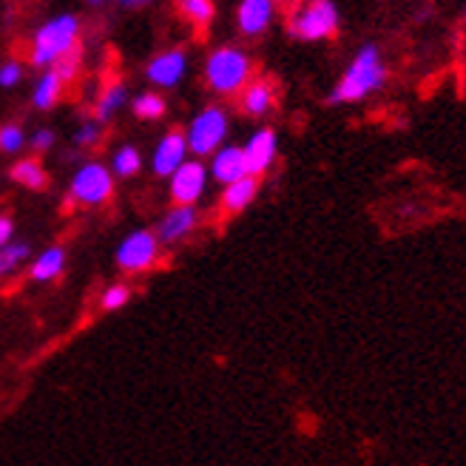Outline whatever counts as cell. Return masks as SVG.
I'll use <instances>...</instances> for the list:
<instances>
[{"label": "cell", "instance_id": "6da1fadb", "mask_svg": "<svg viewBox=\"0 0 466 466\" xmlns=\"http://www.w3.org/2000/svg\"><path fill=\"white\" fill-rule=\"evenodd\" d=\"M384 83V63L376 46H364V49L356 55V60L350 63V68L344 72L341 83L336 86V91L330 95L333 103H353L367 97L370 91H376Z\"/></svg>", "mask_w": 466, "mask_h": 466}, {"label": "cell", "instance_id": "7a4b0ae2", "mask_svg": "<svg viewBox=\"0 0 466 466\" xmlns=\"http://www.w3.org/2000/svg\"><path fill=\"white\" fill-rule=\"evenodd\" d=\"M77 46V17L60 15L49 20L35 37L32 63L35 66H55L66 52H72Z\"/></svg>", "mask_w": 466, "mask_h": 466}, {"label": "cell", "instance_id": "3957f363", "mask_svg": "<svg viewBox=\"0 0 466 466\" xmlns=\"http://www.w3.org/2000/svg\"><path fill=\"white\" fill-rule=\"evenodd\" d=\"M205 75L214 91H219V95H233V91H239L248 83L250 60L239 49H219L208 60Z\"/></svg>", "mask_w": 466, "mask_h": 466}, {"label": "cell", "instance_id": "277c9868", "mask_svg": "<svg viewBox=\"0 0 466 466\" xmlns=\"http://www.w3.org/2000/svg\"><path fill=\"white\" fill-rule=\"evenodd\" d=\"M339 26V12L333 4H310L290 17V35L301 40L330 37Z\"/></svg>", "mask_w": 466, "mask_h": 466}, {"label": "cell", "instance_id": "5b68a950", "mask_svg": "<svg viewBox=\"0 0 466 466\" xmlns=\"http://www.w3.org/2000/svg\"><path fill=\"white\" fill-rule=\"evenodd\" d=\"M228 134V120L219 108H205L197 120L191 123V131H188V148L197 151V154H211Z\"/></svg>", "mask_w": 466, "mask_h": 466}, {"label": "cell", "instance_id": "8992f818", "mask_svg": "<svg viewBox=\"0 0 466 466\" xmlns=\"http://www.w3.org/2000/svg\"><path fill=\"white\" fill-rule=\"evenodd\" d=\"M111 174L103 166H97V162H88L72 179V199L86 205H100L111 197Z\"/></svg>", "mask_w": 466, "mask_h": 466}, {"label": "cell", "instance_id": "52a82bcc", "mask_svg": "<svg viewBox=\"0 0 466 466\" xmlns=\"http://www.w3.org/2000/svg\"><path fill=\"white\" fill-rule=\"evenodd\" d=\"M157 259V237H151L148 230H137L120 245L116 250V262L126 270H146Z\"/></svg>", "mask_w": 466, "mask_h": 466}, {"label": "cell", "instance_id": "ba28073f", "mask_svg": "<svg viewBox=\"0 0 466 466\" xmlns=\"http://www.w3.org/2000/svg\"><path fill=\"white\" fill-rule=\"evenodd\" d=\"M202 188H205V168L199 162H185V166H179L174 171L171 194L179 202V208H191L199 199Z\"/></svg>", "mask_w": 466, "mask_h": 466}, {"label": "cell", "instance_id": "9c48e42d", "mask_svg": "<svg viewBox=\"0 0 466 466\" xmlns=\"http://www.w3.org/2000/svg\"><path fill=\"white\" fill-rule=\"evenodd\" d=\"M245 154V166H248V177H256V174H262L273 157H276V134L270 128H262V131H256L250 137V143L242 148Z\"/></svg>", "mask_w": 466, "mask_h": 466}, {"label": "cell", "instance_id": "30bf717a", "mask_svg": "<svg viewBox=\"0 0 466 466\" xmlns=\"http://www.w3.org/2000/svg\"><path fill=\"white\" fill-rule=\"evenodd\" d=\"M185 148H188V143H185V137L179 131H171L159 139L157 146V154H154V171L159 177H168L174 174L182 162H185Z\"/></svg>", "mask_w": 466, "mask_h": 466}, {"label": "cell", "instance_id": "8fae6325", "mask_svg": "<svg viewBox=\"0 0 466 466\" xmlns=\"http://www.w3.org/2000/svg\"><path fill=\"white\" fill-rule=\"evenodd\" d=\"M214 177L225 185H233L248 177V166H245V154L242 148H222L217 157H214Z\"/></svg>", "mask_w": 466, "mask_h": 466}, {"label": "cell", "instance_id": "7c38bea8", "mask_svg": "<svg viewBox=\"0 0 466 466\" xmlns=\"http://www.w3.org/2000/svg\"><path fill=\"white\" fill-rule=\"evenodd\" d=\"M194 225H197V211H194V208H177V211H171L166 219L157 225V239L174 242V239L185 237V233H191Z\"/></svg>", "mask_w": 466, "mask_h": 466}, {"label": "cell", "instance_id": "4fadbf2b", "mask_svg": "<svg viewBox=\"0 0 466 466\" xmlns=\"http://www.w3.org/2000/svg\"><path fill=\"white\" fill-rule=\"evenodd\" d=\"M185 72V55L182 52H166L151 60L148 66V77L157 86H174Z\"/></svg>", "mask_w": 466, "mask_h": 466}, {"label": "cell", "instance_id": "5bb4252c", "mask_svg": "<svg viewBox=\"0 0 466 466\" xmlns=\"http://www.w3.org/2000/svg\"><path fill=\"white\" fill-rule=\"evenodd\" d=\"M273 17V4L268 0H245L239 6V26L245 35H259Z\"/></svg>", "mask_w": 466, "mask_h": 466}, {"label": "cell", "instance_id": "9a60e30c", "mask_svg": "<svg viewBox=\"0 0 466 466\" xmlns=\"http://www.w3.org/2000/svg\"><path fill=\"white\" fill-rule=\"evenodd\" d=\"M256 188H259V185H256V177H245L239 182L228 185L225 199H222L225 211L237 214V211H242V208H248L253 202V197H256Z\"/></svg>", "mask_w": 466, "mask_h": 466}, {"label": "cell", "instance_id": "2e32d148", "mask_svg": "<svg viewBox=\"0 0 466 466\" xmlns=\"http://www.w3.org/2000/svg\"><path fill=\"white\" fill-rule=\"evenodd\" d=\"M63 262H66V253L60 248L46 250L40 259L35 262V268H32V279H37V282H49V279L60 276Z\"/></svg>", "mask_w": 466, "mask_h": 466}, {"label": "cell", "instance_id": "e0dca14e", "mask_svg": "<svg viewBox=\"0 0 466 466\" xmlns=\"http://www.w3.org/2000/svg\"><path fill=\"white\" fill-rule=\"evenodd\" d=\"M245 111L253 114V116H262L270 106H273V88L270 83H253L248 91H245Z\"/></svg>", "mask_w": 466, "mask_h": 466}, {"label": "cell", "instance_id": "ac0fdd59", "mask_svg": "<svg viewBox=\"0 0 466 466\" xmlns=\"http://www.w3.org/2000/svg\"><path fill=\"white\" fill-rule=\"evenodd\" d=\"M12 177L20 182V185H26V188H43L46 185V171L40 168V162H35V159H23V162H17V166L12 168Z\"/></svg>", "mask_w": 466, "mask_h": 466}, {"label": "cell", "instance_id": "d6986e66", "mask_svg": "<svg viewBox=\"0 0 466 466\" xmlns=\"http://www.w3.org/2000/svg\"><path fill=\"white\" fill-rule=\"evenodd\" d=\"M60 88H63V83L57 80V75L49 72L35 88V106L37 108H52L57 103V97H60Z\"/></svg>", "mask_w": 466, "mask_h": 466}, {"label": "cell", "instance_id": "ffe728a7", "mask_svg": "<svg viewBox=\"0 0 466 466\" xmlns=\"http://www.w3.org/2000/svg\"><path fill=\"white\" fill-rule=\"evenodd\" d=\"M126 95H128V91H126V86H123V83L108 86V88H106V95H103V100L97 103V120H100V123H106L108 116L123 106Z\"/></svg>", "mask_w": 466, "mask_h": 466}, {"label": "cell", "instance_id": "44dd1931", "mask_svg": "<svg viewBox=\"0 0 466 466\" xmlns=\"http://www.w3.org/2000/svg\"><path fill=\"white\" fill-rule=\"evenodd\" d=\"M77 66H80V46H75L72 52H66V55L52 66V72L57 75L60 83H66V80H72V77L77 75Z\"/></svg>", "mask_w": 466, "mask_h": 466}, {"label": "cell", "instance_id": "7402d4cb", "mask_svg": "<svg viewBox=\"0 0 466 466\" xmlns=\"http://www.w3.org/2000/svg\"><path fill=\"white\" fill-rule=\"evenodd\" d=\"M137 168H139V151L137 148L126 146L114 154V171L120 177H131V174H137Z\"/></svg>", "mask_w": 466, "mask_h": 466}, {"label": "cell", "instance_id": "603a6c76", "mask_svg": "<svg viewBox=\"0 0 466 466\" xmlns=\"http://www.w3.org/2000/svg\"><path fill=\"white\" fill-rule=\"evenodd\" d=\"M134 114L143 116V120H157V116L166 114V103H162L157 95H146L134 103Z\"/></svg>", "mask_w": 466, "mask_h": 466}, {"label": "cell", "instance_id": "cb8c5ba5", "mask_svg": "<svg viewBox=\"0 0 466 466\" xmlns=\"http://www.w3.org/2000/svg\"><path fill=\"white\" fill-rule=\"evenodd\" d=\"M182 12L188 15L197 23V26H208V20L214 17V6L211 4H202V0H185Z\"/></svg>", "mask_w": 466, "mask_h": 466}, {"label": "cell", "instance_id": "d4e9b609", "mask_svg": "<svg viewBox=\"0 0 466 466\" xmlns=\"http://www.w3.org/2000/svg\"><path fill=\"white\" fill-rule=\"evenodd\" d=\"M29 256V245H6L0 250V276L9 273L20 259H26Z\"/></svg>", "mask_w": 466, "mask_h": 466}, {"label": "cell", "instance_id": "484cf974", "mask_svg": "<svg viewBox=\"0 0 466 466\" xmlns=\"http://www.w3.org/2000/svg\"><path fill=\"white\" fill-rule=\"evenodd\" d=\"M20 146H23V131L17 126L0 128V148H4V151H17Z\"/></svg>", "mask_w": 466, "mask_h": 466}, {"label": "cell", "instance_id": "4316f807", "mask_svg": "<svg viewBox=\"0 0 466 466\" xmlns=\"http://www.w3.org/2000/svg\"><path fill=\"white\" fill-rule=\"evenodd\" d=\"M128 296H131V290H128L126 285H116V288H111V290L103 296V308H106V310L123 308L126 301H128Z\"/></svg>", "mask_w": 466, "mask_h": 466}, {"label": "cell", "instance_id": "83f0119b", "mask_svg": "<svg viewBox=\"0 0 466 466\" xmlns=\"http://www.w3.org/2000/svg\"><path fill=\"white\" fill-rule=\"evenodd\" d=\"M97 134H100V131H97L95 123H86V126L75 134V139H77L80 146H91V143H97Z\"/></svg>", "mask_w": 466, "mask_h": 466}, {"label": "cell", "instance_id": "f1b7e54d", "mask_svg": "<svg viewBox=\"0 0 466 466\" xmlns=\"http://www.w3.org/2000/svg\"><path fill=\"white\" fill-rule=\"evenodd\" d=\"M20 80V66L17 63H6L0 68V86H15Z\"/></svg>", "mask_w": 466, "mask_h": 466}, {"label": "cell", "instance_id": "f546056e", "mask_svg": "<svg viewBox=\"0 0 466 466\" xmlns=\"http://www.w3.org/2000/svg\"><path fill=\"white\" fill-rule=\"evenodd\" d=\"M32 143H35V148H49V146L55 143V134H52V131H37V134L32 137Z\"/></svg>", "mask_w": 466, "mask_h": 466}, {"label": "cell", "instance_id": "4dcf8cb0", "mask_svg": "<svg viewBox=\"0 0 466 466\" xmlns=\"http://www.w3.org/2000/svg\"><path fill=\"white\" fill-rule=\"evenodd\" d=\"M9 237H12V219H0V250L9 245Z\"/></svg>", "mask_w": 466, "mask_h": 466}]
</instances>
